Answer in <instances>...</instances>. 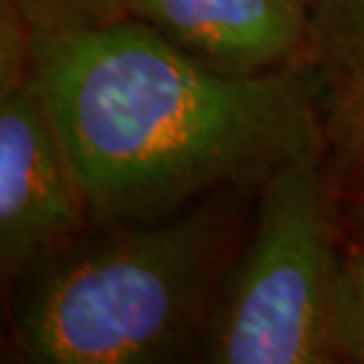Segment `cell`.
Here are the masks:
<instances>
[{"label": "cell", "instance_id": "3957f363", "mask_svg": "<svg viewBox=\"0 0 364 364\" xmlns=\"http://www.w3.org/2000/svg\"><path fill=\"white\" fill-rule=\"evenodd\" d=\"M322 133L263 178L256 230L203 329L213 364H326L338 253L326 218Z\"/></svg>", "mask_w": 364, "mask_h": 364}, {"label": "cell", "instance_id": "6da1fadb", "mask_svg": "<svg viewBox=\"0 0 364 364\" xmlns=\"http://www.w3.org/2000/svg\"><path fill=\"white\" fill-rule=\"evenodd\" d=\"M26 31L95 230L151 223L263 180L322 133L310 85L291 67L223 74L137 19Z\"/></svg>", "mask_w": 364, "mask_h": 364}, {"label": "cell", "instance_id": "30bf717a", "mask_svg": "<svg viewBox=\"0 0 364 364\" xmlns=\"http://www.w3.org/2000/svg\"><path fill=\"white\" fill-rule=\"evenodd\" d=\"M355 228H358V239L364 244V196L355 199Z\"/></svg>", "mask_w": 364, "mask_h": 364}, {"label": "cell", "instance_id": "8fae6325", "mask_svg": "<svg viewBox=\"0 0 364 364\" xmlns=\"http://www.w3.org/2000/svg\"><path fill=\"white\" fill-rule=\"evenodd\" d=\"M303 5H308V7H312V3H315V0H301Z\"/></svg>", "mask_w": 364, "mask_h": 364}, {"label": "cell", "instance_id": "ba28073f", "mask_svg": "<svg viewBox=\"0 0 364 364\" xmlns=\"http://www.w3.org/2000/svg\"><path fill=\"white\" fill-rule=\"evenodd\" d=\"M364 50V0H315L310 7V55L324 64Z\"/></svg>", "mask_w": 364, "mask_h": 364}, {"label": "cell", "instance_id": "5b68a950", "mask_svg": "<svg viewBox=\"0 0 364 364\" xmlns=\"http://www.w3.org/2000/svg\"><path fill=\"white\" fill-rule=\"evenodd\" d=\"M123 7L126 19L223 74H270L310 53V7L301 0H123Z\"/></svg>", "mask_w": 364, "mask_h": 364}, {"label": "cell", "instance_id": "9c48e42d", "mask_svg": "<svg viewBox=\"0 0 364 364\" xmlns=\"http://www.w3.org/2000/svg\"><path fill=\"white\" fill-rule=\"evenodd\" d=\"M26 28L53 31L126 19L123 0H10Z\"/></svg>", "mask_w": 364, "mask_h": 364}, {"label": "cell", "instance_id": "7a4b0ae2", "mask_svg": "<svg viewBox=\"0 0 364 364\" xmlns=\"http://www.w3.org/2000/svg\"><path fill=\"white\" fill-rule=\"evenodd\" d=\"M225 215L215 201L102 228L17 282L12 341L36 364H156L199 355Z\"/></svg>", "mask_w": 364, "mask_h": 364}, {"label": "cell", "instance_id": "277c9868", "mask_svg": "<svg viewBox=\"0 0 364 364\" xmlns=\"http://www.w3.org/2000/svg\"><path fill=\"white\" fill-rule=\"evenodd\" d=\"M92 228L88 199L31 71L28 31L10 0L0 17V267L17 284Z\"/></svg>", "mask_w": 364, "mask_h": 364}, {"label": "cell", "instance_id": "8992f818", "mask_svg": "<svg viewBox=\"0 0 364 364\" xmlns=\"http://www.w3.org/2000/svg\"><path fill=\"white\" fill-rule=\"evenodd\" d=\"M322 140L333 156L338 176L364 196V50L326 64Z\"/></svg>", "mask_w": 364, "mask_h": 364}, {"label": "cell", "instance_id": "52a82bcc", "mask_svg": "<svg viewBox=\"0 0 364 364\" xmlns=\"http://www.w3.org/2000/svg\"><path fill=\"white\" fill-rule=\"evenodd\" d=\"M333 346L338 362L364 364V244L338 253L333 282Z\"/></svg>", "mask_w": 364, "mask_h": 364}]
</instances>
